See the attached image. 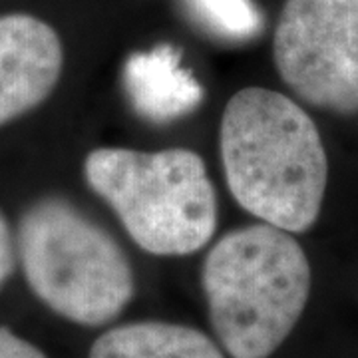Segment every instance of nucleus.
Here are the masks:
<instances>
[{
    "label": "nucleus",
    "instance_id": "6",
    "mask_svg": "<svg viewBox=\"0 0 358 358\" xmlns=\"http://www.w3.org/2000/svg\"><path fill=\"white\" fill-rule=\"evenodd\" d=\"M64 46L48 22L32 14L0 16V128L36 110L56 90Z\"/></svg>",
    "mask_w": 358,
    "mask_h": 358
},
{
    "label": "nucleus",
    "instance_id": "3",
    "mask_svg": "<svg viewBox=\"0 0 358 358\" xmlns=\"http://www.w3.org/2000/svg\"><path fill=\"white\" fill-rule=\"evenodd\" d=\"M84 178L131 241L152 255L195 253L217 229V193L192 150L98 148L84 159Z\"/></svg>",
    "mask_w": 358,
    "mask_h": 358
},
{
    "label": "nucleus",
    "instance_id": "4",
    "mask_svg": "<svg viewBox=\"0 0 358 358\" xmlns=\"http://www.w3.org/2000/svg\"><path fill=\"white\" fill-rule=\"evenodd\" d=\"M16 257L30 291L52 313L82 327L114 320L136 291L120 243L60 197L26 209L16 229Z\"/></svg>",
    "mask_w": 358,
    "mask_h": 358
},
{
    "label": "nucleus",
    "instance_id": "11",
    "mask_svg": "<svg viewBox=\"0 0 358 358\" xmlns=\"http://www.w3.org/2000/svg\"><path fill=\"white\" fill-rule=\"evenodd\" d=\"M0 358H48L30 341L0 327Z\"/></svg>",
    "mask_w": 358,
    "mask_h": 358
},
{
    "label": "nucleus",
    "instance_id": "2",
    "mask_svg": "<svg viewBox=\"0 0 358 358\" xmlns=\"http://www.w3.org/2000/svg\"><path fill=\"white\" fill-rule=\"evenodd\" d=\"M201 285L223 350L231 358H268L303 317L313 271L293 233L261 221L211 247Z\"/></svg>",
    "mask_w": 358,
    "mask_h": 358
},
{
    "label": "nucleus",
    "instance_id": "10",
    "mask_svg": "<svg viewBox=\"0 0 358 358\" xmlns=\"http://www.w3.org/2000/svg\"><path fill=\"white\" fill-rule=\"evenodd\" d=\"M16 261V235L13 233L8 219L0 211V287L13 275Z\"/></svg>",
    "mask_w": 358,
    "mask_h": 358
},
{
    "label": "nucleus",
    "instance_id": "1",
    "mask_svg": "<svg viewBox=\"0 0 358 358\" xmlns=\"http://www.w3.org/2000/svg\"><path fill=\"white\" fill-rule=\"evenodd\" d=\"M219 150L227 187L247 213L289 233L320 215L329 157L313 117L275 90H239L221 117Z\"/></svg>",
    "mask_w": 358,
    "mask_h": 358
},
{
    "label": "nucleus",
    "instance_id": "7",
    "mask_svg": "<svg viewBox=\"0 0 358 358\" xmlns=\"http://www.w3.org/2000/svg\"><path fill=\"white\" fill-rule=\"evenodd\" d=\"M124 88L134 110L154 124L189 115L205 96L203 86L183 66V54L173 44L134 52L124 64Z\"/></svg>",
    "mask_w": 358,
    "mask_h": 358
},
{
    "label": "nucleus",
    "instance_id": "5",
    "mask_svg": "<svg viewBox=\"0 0 358 358\" xmlns=\"http://www.w3.org/2000/svg\"><path fill=\"white\" fill-rule=\"evenodd\" d=\"M273 58L281 80L308 106L358 114V0H287Z\"/></svg>",
    "mask_w": 358,
    "mask_h": 358
},
{
    "label": "nucleus",
    "instance_id": "9",
    "mask_svg": "<svg viewBox=\"0 0 358 358\" xmlns=\"http://www.w3.org/2000/svg\"><path fill=\"white\" fill-rule=\"evenodd\" d=\"M185 4L211 34L223 40H251L263 28V16L253 0H185Z\"/></svg>",
    "mask_w": 358,
    "mask_h": 358
},
{
    "label": "nucleus",
    "instance_id": "8",
    "mask_svg": "<svg viewBox=\"0 0 358 358\" xmlns=\"http://www.w3.org/2000/svg\"><path fill=\"white\" fill-rule=\"evenodd\" d=\"M88 358H225V355L193 327L140 320L100 334Z\"/></svg>",
    "mask_w": 358,
    "mask_h": 358
}]
</instances>
